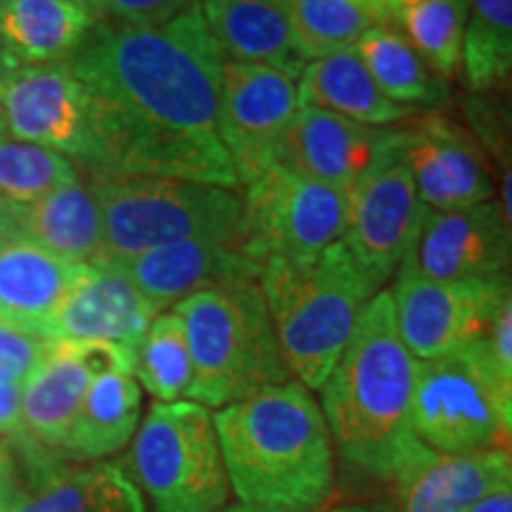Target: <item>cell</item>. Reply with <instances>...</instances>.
I'll return each mask as SVG.
<instances>
[{"label":"cell","mask_w":512,"mask_h":512,"mask_svg":"<svg viewBox=\"0 0 512 512\" xmlns=\"http://www.w3.org/2000/svg\"><path fill=\"white\" fill-rule=\"evenodd\" d=\"M88 512H150L145 505L143 494L133 479L121 470V465H107L105 479H102L98 494H95Z\"/></svg>","instance_id":"74e56055"},{"label":"cell","mask_w":512,"mask_h":512,"mask_svg":"<svg viewBox=\"0 0 512 512\" xmlns=\"http://www.w3.org/2000/svg\"><path fill=\"white\" fill-rule=\"evenodd\" d=\"M356 53L361 55L380 91L399 105L413 110L441 107L451 98L448 81L422 57L401 29L380 27L368 31L356 43Z\"/></svg>","instance_id":"83f0119b"},{"label":"cell","mask_w":512,"mask_h":512,"mask_svg":"<svg viewBox=\"0 0 512 512\" xmlns=\"http://www.w3.org/2000/svg\"><path fill=\"white\" fill-rule=\"evenodd\" d=\"M297 105L325 110L368 126H389L415 112L380 91L356 48L339 50L304 64L299 74Z\"/></svg>","instance_id":"cb8c5ba5"},{"label":"cell","mask_w":512,"mask_h":512,"mask_svg":"<svg viewBox=\"0 0 512 512\" xmlns=\"http://www.w3.org/2000/svg\"><path fill=\"white\" fill-rule=\"evenodd\" d=\"M463 74L472 93H486L512 74V0H470Z\"/></svg>","instance_id":"f1b7e54d"},{"label":"cell","mask_w":512,"mask_h":512,"mask_svg":"<svg viewBox=\"0 0 512 512\" xmlns=\"http://www.w3.org/2000/svg\"><path fill=\"white\" fill-rule=\"evenodd\" d=\"M0 136H8V126H5V117H3V110H0Z\"/></svg>","instance_id":"681fc988"},{"label":"cell","mask_w":512,"mask_h":512,"mask_svg":"<svg viewBox=\"0 0 512 512\" xmlns=\"http://www.w3.org/2000/svg\"><path fill=\"white\" fill-rule=\"evenodd\" d=\"M12 221H15V207L0 200V242L12 235Z\"/></svg>","instance_id":"7bdbcfd3"},{"label":"cell","mask_w":512,"mask_h":512,"mask_svg":"<svg viewBox=\"0 0 512 512\" xmlns=\"http://www.w3.org/2000/svg\"><path fill=\"white\" fill-rule=\"evenodd\" d=\"M81 174L102 209L105 242L98 266H121L181 240H240L242 200L233 190L112 171L81 169Z\"/></svg>","instance_id":"8992f818"},{"label":"cell","mask_w":512,"mask_h":512,"mask_svg":"<svg viewBox=\"0 0 512 512\" xmlns=\"http://www.w3.org/2000/svg\"><path fill=\"white\" fill-rule=\"evenodd\" d=\"M19 489V467L17 460L0 463V512H8Z\"/></svg>","instance_id":"ab89813d"},{"label":"cell","mask_w":512,"mask_h":512,"mask_svg":"<svg viewBox=\"0 0 512 512\" xmlns=\"http://www.w3.org/2000/svg\"><path fill=\"white\" fill-rule=\"evenodd\" d=\"M95 24L91 12L74 0H8L0 8V43L19 67L67 62Z\"/></svg>","instance_id":"d4e9b609"},{"label":"cell","mask_w":512,"mask_h":512,"mask_svg":"<svg viewBox=\"0 0 512 512\" xmlns=\"http://www.w3.org/2000/svg\"><path fill=\"white\" fill-rule=\"evenodd\" d=\"M159 313L117 268L83 264L50 323V339L102 342L136 351Z\"/></svg>","instance_id":"ac0fdd59"},{"label":"cell","mask_w":512,"mask_h":512,"mask_svg":"<svg viewBox=\"0 0 512 512\" xmlns=\"http://www.w3.org/2000/svg\"><path fill=\"white\" fill-rule=\"evenodd\" d=\"M81 268L22 235H8L0 242V320L50 339V323Z\"/></svg>","instance_id":"44dd1931"},{"label":"cell","mask_w":512,"mask_h":512,"mask_svg":"<svg viewBox=\"0 0 512 512\" xmlns=\"http://www.w3.org/2000/svg\"><path fill=\"white\" fill-rule=\"evenodd\" d=\"M143 392L131 373L110 370L95 377L62 446L67 463H98L119 453L138 430Z\"/></svg>","instance_id":"484cf974"},{"label":"cell","mask_w":512,"mask_h":512,"mask_svg":"<svg viewBox=\"0 0 512 512\" xmlns=\"http://www.w3.org/2000/svg\"><path fill=\"white\" fill-rule=\"evenodd\" d=\"M411 166L420 202L434 211L494 200L496 185L479 140L444 114L432 112L408 128Z\"/></svg>","instance_id":"e0dca14e"},{"label":"cell","mask_w":512,"mask_h":512,"mask_svg":"<svg viewBox=\"0 0 512 512\" xmlns=\"http://www.w3.org/2000/svg\"><path fill=\"white\" fill-rule=\"evenodd\" d=\"M413 430L439 453H512V401L491 368L482 339L418 363Z\"/></svg>","instance_id":"ba28073f"},{"label":"cell","mask_w":512,"mask_h":512,"mask_svg":"<svg viewBox=\"0 0 512 512\" xmlns=\"http://www.w3.org/2000/svg\"><path fill=\"white\" fill-rule=\"evenodd\" d=\"M259 285L287 368L306 389L323 387L380 292L344 242L306 259H266Z\"/></svg>","instance_id":"277c9868"},{"label":"cell","mask_w":512,"mask_h":512,"mask_svg":"<svg viewBox=\"0 0 512 512\" xmlns=\"http://www.w3.org/2000/svg\"><path fill=\"white\" fill-rule=\"evenodd\" d=\"M389 128L299 107L278 150V164L311 181L351 192L373 162Z\"/></svg>","instance_id":"d6986e66"},{"label":"cell","mask_w":512,"mask_h":512,"mask_svg":"<svg viewBox=\"0 0 512 512\" xmlns=\"http://www.w3.org/2000/svg\"><path fill=\"white\" fill-rule=\"evenodd\" d=\"M512 273L489 280L439 283L399 271L392 294L396 328L420 361L451 354L484 337Z\"/></svg>","instance_id":"4fadbf2b"},{"label":"cell","mask_w":512,"mask_h":512,"mask_svg":"<svg viewBox=\"0 0 512 512\" xmlns=\"http://www.w3.org/2000/svg\"><path fill=\"white\" fill-rule=\"evenodd\" d=\"M408 152V128L387 131L366 174L349 192V226L344 245L377 290L401 266L425 209L415 188Z\"/></svg>","instance_id":"30bf717a"},{"label":"cell","mask_w":512,"mask_h":512,"mask_svg":"<svg viewBox=\"0 0 512 512\" xmlns=\"http://www.w3.org/2000/svg\"><path fill=\"white\" fill-rule=\"evenodd\" d=\"M204 22L226 62L266 64L299 76L287 0H204Z\"/></svg>","instance_id":"7402d4cb"},{"label":"cell","mask_w":512,"mask_h":512,"mask_svg":"<svg viewBox=\"0 0 512 512\" xmlns=\"http://www.w3.org/2000/svg\"><path fill=\"white\" fill-rule=\"evenodd\" d=\"M12 235L36 242L69 264L98 266L105 242L98 195L79 176L29 207H15Z\"/></svg>","instance_id":"603a6c76"},{"label":"cell","mask_w":512,"mask_h":512,"mask_svg":"<svg viewBox=\"0 0 512 512\" xmlns=\"http://www.w3.org/2000/svg\"><path fill=\"white\" fill-rule=\"evenodd\" d=\"M192 358L190 396L223 408L290 382L278 332L259 283L223 285L174 306Z\"/></svg>","instance_id":"5b68a950"},{"label":"cell","mask_w":512,"mask_h":512,"mask_svg":"<svg viewBox=\"0 0 512 512\" xmlns=\"http://www.w3.org/2000/svg\"><path fill=\"white\" fill-rule=\"evenodd\" d=\"M496 112H498V117H501V121L505 124V128H508V131L512 133V74L508 76V100H505L503 107H496Z\"/></svg>","instance_id":"f6af8a7d"},{"label":"cell","mask_w":512,"mask_h":512,"mask_svg":"<svg viewBox=\"0 0 512 512\" xmlns=\"http://www.w3.org/2000/svg\"><path fill=\"white\" fill-rule=\"evenodd\" d=\"M5 3H8V0H0V8H3V5H5Z\"/></svg>","instance_id":"816d5d0a"},{"label":"cell","mask_w":512,"mask_h":512,"mask_svg":"<svg viewBox=\"0 0 512 512\" xmlns=\"http://www.w3.org/2000/svg\"><path fill=\"white\" fill-rule=\"evenodd\" d=\"M399 3L403 5V8H411V5H418V3H422V0H399Z\"/></svg>","instance_id":"f907efd6"},{"label":"cell","mask_w":512,"mask_h":512,"mask_svg":"<svg viewBox=\"0 0 512 512\" xmlns=\"http://www.w3.org/2000/svg\"><path fill=\"white\" fill-rule=\"evenodd\" d=\"M197 5L195 0H100L98 22L114 27H162Z\"/></svg>","instance_id":"d590c367"},{"label":"cell","mask_w":512,"mask_h":512,"mask_svg":"<svg viewBox=\"0 0 512 512\" xmlns=\"http://www.w3.org/2000/svg\"><path fill=\"white\" fill-rule=\"evenodd\" d=\"M136 356L102 342H62L55 339L48 356L22 389V425L27 451L19 453V467H34L46 460H62L81 403L95 377L110 370L133 375Z\"/></svg>","instance_id":"8fae6325"},{"label":"cell","mask_w":512,"mask_h":512,"mask_svg":"<svg viewBox=\"0 0 512 512\" xmlns=\"http://www.w3.org/2000/svg\"><path fill=\"white\" fill-rule=\"evenodd\" d=\"M162 313L190 294L223 285L259 283L264 264L242 249L240 240L192 238L150 249L114 266Z\"/></svg>","instance_id":"2e32d148"},{"label":"cell","mask_w":512,"mask_h":512,"mask_svg":"<svg viewBox=\"0 0 512 512\" xmlns=\"http://www.w3.org/2000/svg\"><path fill=\"white\" fill-rule=\"evenodd\" d=\"M12 460H17L15 451H12L10 441L0 434V463H12Z\"/></svg>","instance_id":"7dc6e473"},{"label":"cell","mask_w":512,"mask_h":512,"mask_svg":"<svg viewBox=\"0 0 512 512\" xmlns=\"http://www.w3.org/2000/svg\"><path fill=\"white\" fill-rule=\"evenodd\" d=\"M349 226V192L275 164L247 185L242 249L264 264L273 256L306 259L335 245Z\"/></svg>","instance_id":"9c48e42d"},{"label":"cell","mask_w":512,"mask_h":512,"mask_svg":"<svg viewBox=\"0 0 512 512\" xmlns=\"http://www.w3.org/2000/svg\"><path fill=\"white\" fill-rule=\"evenodd\" d=\"M415 375L418 361L396 328L392 294L377 292L320 387L330 439L358 470L396 479L425 446L413 430Z\"/></svg>","instance_id":"7a4b0ae2"},{"label":"cell","mask_w":512,"mask_h":512,"mask_svg":"<svg viewBox=\"0 0 512 512\" xmlns=\"http://www.w3.org/2000/svg\"><path fill=\"white\" fill-rule=\"evenodd\" d=\"M297 76L266 64L226 62L219 100V138L240 185L278 164V150L297 112Z\"/></svg>","instance_id":"7c38bea8"},{"label":"cell","mask_w":512,"mask_h":512,"mask_svg":"<svg viewBox=\"0 0 512 512\" xmlns=\"http://www.w3.org/2000/svg\"><path fill=\"white\" fill-rule=\"evenodd\" d=\"M228 484L240 503L316 512L335 482L323 408L302 382H285L214 415Z\"/></svg>","instance_id":"3957f363"},{"label":"cell","mask_w":512,"mask_h":512,"mask_svg":"<svg viewBox=\"0 0 512 512\" xmlns=\"http://www.w3.org/2000/svg\"><path fill=\"white\" fill-rule=\"evenodd\" d=\"M221 512H290V510H275V508H261V505L235 503V505H226Z\"/></svg>","instance_id":"bcb514c9"},{"label":"cell","mask_w":512,"mask_h":512,"mask_svg":"<svg viewBox=\"0 0 512 512\" xmlns=\"http://www.w3.org/2000/svg\"><path fill=\"white\" fill-rule=\"evenodd\" d=\"M17 69H19L17 60L3 48V43H0V98H3L5 88H8L12 74H15Z\"/></svg>","instance_id":"b9f144b4"},{"label":"cell","mask_w":512,"mask_h":512,"mask_svg":"<svg viewBox=\"0 0 512 512\" xmlns=\"http://www.w3.org/2000/svg\"><path fill=\"white\" fill-rule=\"evenodd\" d=\"M472 512H512V486L498 489L496 494L486 496L484 501H479Z\"/></svg>","instance_id":"60d3db41"},{"label":"cell","mask_w":512,"mask_h":512,"mask_svg":"<svg viewBox=\"0 0 512 512\" xmlns=\"http://www.w3.org/2000/svg\"><path fill=\"white\" fill-rule=\"evenodd\" d=\"M465 112L470 124L475 126L479 145L486 147L498 162V171H501V202L498 204L512 230V133L498 117L494 102L479 95L465 100Z\"/></svg>","instance_id":"836d02e7"},{"label":"cell","mask_w":512,"mask_h":512,"mask_svg":"<svg viewBox=\"0 0 512 512\" xmlns=\"http://www.w3.org/2000/svg\"><path fill=\"white\" fill-rule=\"evenodd\" d=\"M131 477L155 512H221L230 484L202 403H152L133 439Z\"/></svg>","instance_id":"52a82bcc"},{"label":"cell","mask_w":512,"mask_h":512,"mask_svg":"<svg viewBox=\"0 0 512 512\" xmlns=\"http://www.w3.org/2000/svg\"><path fill=\"white\" fill-rule=\"evenodd\" d=\"M292 46L302 62L356 48L368 31L401 29L399 0H287Z\"/></svg>","instance_id":"4316f807"},{"label":"cell","mask_w":512,"mask_h":512,"mask_svg":"<svg viewBox=\"0 0 512 512\" xmlns=\"http://www.w3.org/2000/svg\"><path fill=\"white\" fill-rule=\"evenodd\" d=\"M394 482L401 512H472L486 496L512 486V453H439L422 446Z\"/></svg>","instance_id":"ffe728a7"},{"label":"cell","mask_w":512,"mask_h":512,"mask_svg":"<svg viewBox=\"0 0 512 512\" xmlns=\"http://www.w3.org/2000/svg\"><path fill=\"white\" fill-rule=\"evenodd\" d=\"M53 342L55 339L0 320V375L15 382H27L48 356Z\"/></svg>","instance_id":"e575fe53"},{"label":"cell","mask_w":512,"mask_h":512,"mask_svg":"<svg viewBox=\"0 0 512 512\" xmlns=\"http://www.w3.org/2000/svg\"><path fill=\"white\" fill-rule=\"evenodd\" d=\"M110 463H53L19 470L8 512H88Z\"/></svg>","instance_id":"f546056e"},{"label":"cell","mask_w":512,"mask_h":512,"mask_svg":"<svg viewBox=\"0 0 512 512\" xmlns=\"http://www.w3.org/2000/svg\"><path fill=\"white\" fill-rule=\"evenodd\" d=\"M8 136L79 162L95 164L91 100L69 62L19 67L0 98Z\"/></svg>","instance_id":"5bb4252c"},{"label":"cell","mask_w":512,"mask_h":512,"mask_svg":"<svg viewBox=\"0 0 512 512\" xmlns=\"http://www.w3.org/2000/svg\"><path fill=\"white\" fill-rule=\"evenodd\" d=\"M133 373L155 399L171 403L190 396L195 370L188 349V339L176 311L159 313L147 328L136 351Z\"/></svg>","instance_id":"4dcf8cb0"},{"label":"cell","mask_w":512,"mask_h":512,"mask_svg":"<svg viewBox=\"0 0 512 512\" xmlns=\"http://www.w3.org/2000/svg\"><path fill=\"white\" fill-rule=\"evenodd\" d=\"M330 512H394V510L384 503H354V505H342V508H335Z\"/></svg>","instance_id":"ee69618b"},{"label":"cell","mask_w":512,"mask_h":512,"mask_svg":"<svg viewBox=\"0 0 512 512\" xmlns=\"http://www.w3.org/2000/svg\"><path fill=\"white\" fill-rule=\"evenodd\" d=\"M79 176V166L60 152L0 136V200L10 207H29Z\"/></svg>","instance_id":"1f68e13d"},{"label":"cell","mask_w":512,"mask_h":512,"mask_svg":"<svg viewBox=\"0 0 512 512\" xmlns=\"http://www.w3.org/2000/svg\"><path fill=\"white\" fill-rule=\"evenodd\" d=\"M399 271L439 283L489 280L512 273V230L496 200L475 207L422 209Z\"/></svg>","instance_id":"9a60e30c"},{"label":"cell","mask_w":512,"mask_h":512,"mask_svg":"<svg viewBox=\"0 0 512 512\" xmlns=\"http://www.w3.org/2000/svg\"><path fill=\"white\" fill-rule=\"evenodd\" d=\"M470 0H422L401 12V29L444 79H453L463 64Z\"/></svg>","instance_id":"d6a6232c"},{"label":"cell","mask_w":512,"mask_h":512,"mask_svg":"<svg viewBox=\"0 0 512 512\" xmlns=\"http://www.w3.org/2000/svg\"><path fill=\"white\" fill-rule=\"evenodd\" d=\"M0 434L10 441L15 458L27 451V434L22 425V387L0 375Z\"/></svg>","instance_id":"f35d334b"},{"label":"cell","mask_w":512,"mask_h":512,"mask_svg":"<svg viewBox=\"0 0 512 512\" xmlns=\"http://www.w3.org/2000/svg\"><path fill=\"white\" fill-rule=\"evenodd\" d=\"M76 5H81L83 10L86 12H91L93 17H98V8H100V0H74ZM95 22H98V19H95Z\"/></svg>","instance_id":"c3c4849f"},{"label":"cell","mask_w":512,"mask_h":512,"mask_svg":"<svg viewBox=\"0 0 512 512\" xmlns=\"http://www.w3.org/2000/svg\"><path fill=\"white\" fill-rule=\"evenodd\" d=\"M479 339H482L486 356H489V363L498 382H501L505 396L512 401V278L505 287L501 302H498L489 328Z\"/></svg>","instance_id":"8d00e7d4"},{"label":"cell","mask_w":512,"mask_h":512,"mask_svg":"<svg viewBox=\"0 0 512 512\" xmlns=\"http://www.w3.org/2000/svg\"><path fill=\"white\" fill-rule=\"evenodd\" d=\"M67 62L91 100L86 171L240 188L219 138L226 57L200 5L150 29L98 22Z\"/></svg>","instance_id":"6da1fadb"}]
</instances>
